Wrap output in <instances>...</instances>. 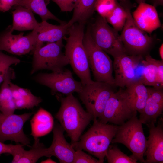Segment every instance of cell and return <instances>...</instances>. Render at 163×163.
<instances>
[{
	"mask_svg": "<svg viewBox=\"0 0 163 163\" xmlns=\"http://www.w3.org/2000/svg\"><path fill=\"white\" fill-rule=\"evenodd\" d=\"M56 94L61 104L55 117L70 137L72 142H76L91 121L93 120L94 117L84 110L72 94L65 97H62L57 93Z\"/></svg>",
	"mask_w": 163,
	"mask_h": 163,
	"instance_id": "6da1fadb",
	"label": "cell"
},
{
	"mask_svg": "<svg viewBox=\"0 0 163 163\" xmlns=\"http://www.w3.org/2000/svg\"><path fill=\"white\" fill-rule=\"evenodd\" d=\"M84 24L76 23L68 28L65 54L74 72L83 85L91 83L92 79L87 54L83 43Z\"/></svg>",
	"mask_w": 163,
	"mask_h": 163,
	"instance_id": "7a4b0ae2",
	"label": "cell"
},
{
	"mask_svg": "<svg viewBox=\"0 0 163 163\" xmlns=\"http://www.w3.org/2000/svg\"><path fill=\"white\" fill-rule=\"evenodd\" d=\"M92 126L79 140L71 145L74 149L83 150L103 163L107 150L117 132L118 126L102 123L94 118Z\"/></svg>",
	"mask_w": 163,
	"mask_h": 163,
	"instance_id": "3957f363",
	"label": "cell"
},
{
	"mask_svg": "<svg viewBox=\"0 0 163 163\" xmlns=\"http://www.w3.org/2000/svg\"><path fill=\"white\" fill-rule=\"evenodd\" d=\"M137 113L122 124L118 126L111 143L125 145L132 152L129 156L136 161L145 163L143 157L146 148L147 140L142 123L136 116Z\"/></svg>",
	"mask_w": 163,
	"mask_h": 163,
	"instance_id": "277c9868",
	"label": "cell"
},
{
	"mask_svg": "<svg viewBox=\"0 0 163 163\" xmlns=\"http://www.w3.org/2000/svg\"><path fill=\"white\" fill-rule=\"evenodd\" d=\"M120 0L126 14V22L120 35L121 40L127 54L142 56L150 50L154 40L136 24L131 13V6L127 0Z\"/></svg>",
	"mask_w": 163,
	"mask_h": 163,
	"instance_id": "5b68a950",
	"label": "cell"
},
{
	"mask_svg": "<svg viewBox=\"0 0 163 163\" xmlns=\"http://www.w3.org/2000/svg\"><path fill=\"white\" fill-rule=\"evenodd\" d=\"M83 43L87 54L90 68L95 80L115 86L112 61L107 53L93 40L90 27L84 34Z\"/></svg>",
	"mask_w": 163,
	"mask_h": 163,
	"instance_id": "8992f818",
	"label": "cell"
},
{
	"mask_svg": "<svg viewBox=\"0 0 163 163\" xmlns=\"http://www.w3.org/2000/svg\"><path fill=\"white\" fill-rule=\"evenodd\" d=\"M64 45L62 39L48 43L33 53L30 75L40 70H47L57 72L69 64V60L62 50Z\"/></svg>",
	"mask_w": 163,
	"mask_h": 163,
	"instance_id": "52a82bcc",
	"label": "cell"
},
{
	"mask_svg": "<svg viewBox=\"0 0 163 163\" xmlns=\"http://www.w3.org/2000/svg\"><path fill=\"white\" fill-rule=\"evenodd\" d=\"M89 27L93 40L107 54L114 58L126 53L118 32L108 25L105 18L98 16Z\"/></svg>",
	"mask_w": 163,
	"mask_h": 163,
	"instance_id": "ba28073f",
	"label": "cell"
},
{
	"mask_svg": "<svg viewBox=\"0 0 163 163\" xmlns=\"http://www.w3.org/2000/svg\"><path fill=\"white\" fill-rule=\"evenodd\" d=\"M113 87L107 83L97 81L83 85L78 93L79 97L87 111L94 118L102 115L107 101L115 92Z\"/></svg>",
	"mask_w": 163,
	"mask_h": 163,
	"instance_id": "9c48e42d",
	"label": "cell"
},
{
	"mask_svg": "<svg viewBox=\"0 0 163 163\" xmlns=\"http://www.w3.org/2000/svg\"><path fill=\"white\" fill-rule=\"evenodd\" d=\"M32 79L50 88L53 95L59 93L66 95L74 92L78 94L83 86L81 81L74 78L72 72L68 69L50 73H39L33 76Z\"/></svg>",
	"mask_w": 163,
	"mask_h": 163,
	"instance_id": "30bf717a",
	"label": "cell"
},
{
	"mask_svg": "<svg viewBox=\"0 0 163 163\" xmlns=\"http://www.w3.org/2000/svg\"><path fill=\"white\" fill-rule=\"evenodd\" d=\"M128 100L124 90L114 92L107 101L102 115L98 118L103 123L120 125L137 113Z\"/></svg>",
	"mask_w": 163,
	"mask_h": 163,
	"instance_id": "8fae6325",
	"label": "cell"
},
{
	"mask_svg": "<svg viewBox=\"0 0 163 163\" xmlns=\"http://www.w3.org/2000/svg\"><path fill=\"white\" fill-rule=\"evenodd\" d=\"M33 113L7 115L0 112V141L4 142L10 140L30 147V140L24 133L23 127Z\"/></svg>",
	"mask_w": 163,
	"mask_h": 163,
	"instance_id": "7c38bea8",
	"label": "cell"
},
{
	"mask_svg": "<svg viewBox=\"0 0 163 163\" xmlns=\"http://www.w3.org/2000/svg\"><path fill=\"white\" fill-rule=\"evenodd\" d=\"M113 58L115 86L124 88L138 79L136 69L143 59L142 56L124 53Z\"/></svg>",
	"mask_w": 163,
	"mask_h": 163,
	"instance_id": "4fadbf2b",
	"label": "cell"
},
{
	"mask_svg": "<svg viewBox=\"0 0 163 163\" xmlns=\"http://www.w3.org/2000/svg\"><path fill=\"white\" fill-rule=\"evenodd\" d=\"M13 31L10 25L0 34V50L18 56L33 52L37 42L32 32L24 36L23 33L13 34Z\"/></svg>",
	"mask_w": 163,
	"mask_h": 163,
	"instance_id": "5bb4252c",
	"label": "cell"
},
{
	"mask_svg": "<svg viewBox=\"0 0 163 163\" xmlns=\"http://www.w3.org/2000/svg\"><path fill=\"white\" fill-rule=\"evenodd\" d=\"M52 130L53 139L51 145L47 148V157L54 156L61 163H73L75 151L66 140L64 129L56 122Z\"/></svg>",
	"mask_w": 163,
	"mask_h": 163,
	"instance_id": "9a60e30c",
	"label": "cell"
},
{
	"mask_svg": "<svg viewBox=\"0 0 163 163\" xmlns=\"http://www.w3.org/2000/svg\"><path fill=\"white\" fill-rule=\"evenodd\" d=\"M148 96L144 108L140 113L139 120L147 126L155 124L163 110V88H148Z\"/></svg>",
	"mask_w": 163,
	"mask_h": 163,
	"instance_id": "2e32d148",
	"label": "cell"
},
{
	"mask_svg": "<svg viewBox=\"0 0 163 163\" xmlns=\"http://www.w3.org/2000/svg\"><path fill=\"white\" fill-rule=\"evenodd\" d=\"M69 27L66 22L59 25L50 24L47 21L39 23L32 31L37 42L34 51L43 46L44 42L53 43L63 39L67 35Z\"/></svg>",
	"mask_w": 163,
	"mask_h": 163,
	"instance_id": "e0dca14e",
	"label": "cell"
},
{
	"mask_svg": "<svg viewBox=\"0 0 163 163\" xmlns=\"http://www.w3.org/2000/svg\"><path fill=\"white\" fill-rule=\"evenodd\" d=\"M149 129V136L147 140L146 148L144 154L146 157L145 163H163V129L159 123L147 126Z\"/></svg>",
	"mask_w": 163,
	"mask_h": 163,
	"instance_id": "ac0fdd59",
	"label": "cell"
},
{
	"mask_svg": "<svg viewBox=\"0 0 163 163\" xmlns=\"http://www.w3.org/2000/svg\"><path fill=\"white\" fill-rule=\"evenodd\" d=\"M132 14L137 26L149 34L161 27L157 12L153 5L145 2L140 3Z\"/></svg>",
	"mask_w": 163,
	"mask_h": 163,
	"instance_id": "d6986e66",
	"label": "cell"
},
{
	"mask_svg": "<svg viewBox=\"0 0 163 163\" xmlns=\"http://www.w3.org/2000/svg\"><path fill=\"white\" fill-rule=\"evenodd\" d=\"M125 87L124 91L130 104L135 110L140 113L144 108L148 97V88L143 83L140 78Z\"/></svg>",
	"mask_w": 163,
	"mask_h": 163,
	"instance_id": "ffe728a7",
	"label": "cell"
},
{
	"mask_svg": "<svg viewBox=\"0 0 163 163\" xmlns=\"http://www.w3.org/2000/svg\"><path fill=\"white\" fill-rule=\"evenodd\" d=\"M32 135L34 139L45 136L53 130L54 123L51 114L40 107L30 121Z\"/></svg>",
	"mask_w": 163,
	"mask_h": 163,
	"instance_id": "44dd1931",
	"label": "cell"
},
{
	"mask_svg": "<svg viewBox=\"0 0 163 163\" xmlns=\"http://www.w3.org/2000/svg\"><path fill=\"white\" fill-rule=\"evenodd\" d=\"M15 77V72L10 67L0 88V112L5 115L13 114L16 109L10 86V82Z\"/></svg>",
	"mask_w": 163,
	"mask_h": 163,
	"instance_id": "7402d4cb",
	"label": "cell"
},
{
	"mask_svg": "<svg viewBox=\"0 0 163 163\" xmlns=\"http://www.w3.org/2000/svg\"><path fill=\"white\" fill-rule=\"evenodd\" d=\"M10 86L16 109H31L38 106L42 101L41 97L34 95L29 89L21 87L11 82Z\"/></svg>",
	"mask_w": 163,
	"mask_h": 163,
	"instance_id": "603a6c76",
	"label": "cell"
},
{
	"mask_svg": "<svg viewBox=\"0 0 163 163\" xmlns=\"http://www.w3.org/2000/svg\"><path fill=\"white\" fill-rule=\"evenodd\" d=\"M33 12L24 7L16 6L12 12V29L19 31L33 30L39 24L35 19Z\"/></svg>",
	"mask_w": 163,
	"mask_h": 163,
	"instance_id": "cb8c5ba5",
	"label": "cell"
},
{
	"mask_svg": "<svg viewBox=\"0 0 163 163\" xmlns=\"http://www.w3.org/2000/svg\"><path fill=\"white\" fill-rule=\"evenodd\" d=\"M34 142L29 150H25L23 146L13 156L11 163H36L40 158L47 157V148L40 142L39 138L34 139Z\"/></svg>",
	"mask_w": 163,
	"mask_h": 163,
	"instance_id": "d4e9b609",
	"label": "cell"
},
{
	"mask_svg": "<svg viewBox=\"0 0 163 163\" xmlns=\"http://www.w3.org/2000/svg\"><path fill=\"white\" fill-rule=\"evenodd\" d=\"M96 0H78L72 18L67 23V26L69 27L76 23L85 25L94 13Z\"/></svg>",
	"mask_w": 163,
	"mask_h": 163,
	"instance_id": "484cf974",
	"label": "cell"
},
{
	"mask_svg": "<svg viewBox=\"0 0 163 163\" xmlns=\"http://www.w3.org/2000/svg\"><path fill=\"white\" fill-rule=\"evenodd\" d=\"M141 63L144 69L142 75L139 78L143 83L145 86L160 88L158 82L157 59L152 58L149 54H147L145 59H143Z\"/></svg>",
	"mask_w": 163,
	"mask_h": 163,
	"instance_id": "4316f807",
	"label": "cell"
},
{
	"mask_svg": "<svg viewBox=\"0 0 163 163\" xmlns=\"http://www.w3.org/2000/svg\"><path fill=\"white\" fill-rule=\"evenodd\" d=\"M18 5L27 8L37 14L42 21L51 19L57 21L60 24L66 22L59 19L48 9L45 0H20Z\"/></svg>",
	"mask_w": 163,
	"mask_h": 163,
	"instance_id": "83f0119b",
	"label": "cell"
},
{
	"mask_svg": "<svg viewBox=\"0 0 163 163\" xmlns=\"http://www.w3.org/2000/svg\"><path fill=\"white\" fill-rule=\"evenodd\" d=\"M126 10L121 1L117 2L116 6L111 14L105 18L107 22L117 31L123 29L126 22Z\"/></svg>",
	"mask_w": 163,
	"mask_h": 163,
	"instance_id": "f1b7e54d",
	"label": "cell"
},
{
	"mask_svg": "<svg viewBox=\"0 0 163 163\" xmlns=\"http://www.w3.org/2000/svg\"><path fill=\"white\" fill-rule=\"evenodd\" d=\"M109 163H136L137 161L122 152L117 146L110 145L106 155Z\"/></svg>",
	"mask_w": 163,
	"mask_h": 163,
	"instance_id": "f546056e",
	"label": "cell"
},
{
	"mask_svg": "<svg viewBox=\"0 0 163 163\" xmlns=\"http://www.w3.org/2000/svg\"><path fill=\"white\" fill-rule=\"evenodd\" d=\"M20 62L16 57L5 54L0 50V84L4 81L11 66L19 64Z\"/></svg>",
	"mask_w": 163,
	"mask_h": 163,
	"instance_id": "4dcf8cb0",
	"label": "cell"
},
{
	"mask_svg": "<svg viewBox=\"0 0 163 163\" xmlns=\"http://www.w3.org/2000/svg\"><path fill=\"white\" fill-rule=\"evenodd\" d=\"M117 0H97L94 10L100 16L106 18L109 15L117 5Z\"/></svg>",
	"mask_w": 163,
	"mask_h": 163,
	"instance_id": "1f68e13d",
	"label": "cell"
},
{
	"mask_svg": "<svg viewBox=\"0 0 163 163\" xmlns=\"http://www.w3.org/2000/svg\"><path fill=\"white\" fill-rule=\"evenodd\" d=\"M73 163H101L90 155L84 152L82 150L77 149L75 151Z\"/></svg>",
	"mask_w": 163,
	"mask_h": 163,
	"instance_id": "d6a6232c",
	"label": "cell"
},
{
	"mask_svg": "<svg viewBox=\"0 0 163 163\" xmlns=\"http://www.w3.org/2000/svg\"><path fill=\"white\" fill-rule=\"evenodd\" d=\"M59 6L62 12H71L75 8L78 0H50Z\"/></svg>",
	"mask_w": 163,
	"mask_h": 163,
	"instance_id": "836d02e7",
	"label": "cell"
},
{
	"mask_svg": "<svg viewBox=\"0 0 163 163\" xmlns=\"http://www.w3.org/2000/svg\"><path fill=\"white\" fill-rule=\"evenodd\" d=\"M20 144H6L0 141V155L2 154H8L13 155L17 151Z\"/></svg>",
	"mask_w": 163,
	"mask_h": 163,
	"instance_id": "e575fe53",
	"label": "cell"
},
{
	"mask_svg": "<svg viewBox=\"0 0 163 163\" xmlns=\"http://www.w3.org/2000/svg\"><path fill=\"white\" fill-rule=\"evenodd\" d=\"M20 0H0V11L3 12L8 11L12 7L19 5Z\"/></svg>",
	"mask_w": 163,
	"mask_h": 163,
	"instance_id": "d590c367",
	"label": "cell"
},
{
	"mask_svg": "<svg viewBox=\"0 0 163 163\" xmlns=\"http://www.w3.org/2000/svg\"><path fill=\"white\" fill-rule=\"evenodd\" d=\"M158 68V82L159 87H163V61L157 60Z\"/></svg>",
	"mask_w": 163,
	"mask_h": 163,
	"instance_id": "8d00e7d4",
	"label": "cell"
},
{
	"mask_svg": "<svg viewBox=\"0 0 163 163\" xmlns=\"http://www.w3.org/2000/svg\"><path fill=\"white\" fill-rule=\"evenodd\" d=\"M153 6L155 7L159 5H162L163 3V0H152Z\"/></svg>",
	"mask_w": 163,
	"mask_h": 163,
	"instance_id": "74e56055",
	"label": "cell"
},
{
	"mask_svg": "<svg viewBox=\"0 0 163 163\" xmlns=\"http://www.w3.org/2000/svg\"><path fill=\"white\" fill-rule=\"evenodd\" d=\"M159 53L161 60L163 61V43L161 45L159 48Z\"/></svg>",
	"mask_w": 163,
	"mask_h": 163,
	"instance_id": "f35d334b",
	"label": "cell"
},
{
	"mask_svg": "<svg viewBox=\"0 0 163 163\" xmlns=\"http://www.w3.org/2000/svg\"><path fill=\"white\" fill-rule=\"evenodd\" d=\"M43 163H56L50 158H49L46 160L42 161Z\"/></svg>",
	"mask_w": 163,
	"mask_h": 163,
	"instance_id": "ab89813d",
	"label": "cell"
},
{
	"mask_svg": "<svg viewBox=\"0 0 163 163\" xmlns=\"http://www.w3.org/2000/svg\"><path fill=\"white\" fill-rule=\"evenodd\" d=\"M137 3H139L141 2H145L146 0H136Z\"/></svg>",
	"mask_w": 163,
	"mask_h": 163,
	"instance_id": "60d3db41",
	"label": "cell"
}]
</instances>
